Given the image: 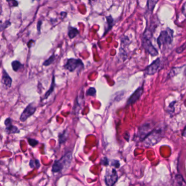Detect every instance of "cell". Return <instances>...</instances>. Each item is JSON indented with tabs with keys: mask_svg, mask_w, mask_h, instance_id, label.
I'll return each mask as SVG.
<instances>
[{
	"mask_svg": "<svg viewBox=\"0 0 186 186\" xmlns=\"http://www.w3.org/2000/svg\"><path fill=\"white\" fill-rule=\"evenodd\" d=\"M118 180L117 171L114 169H108L106 171L104 176V181L107 186L114 185Z\"/></svg>",
	"mask_w": 186,
	"mask_h": 186,
	"instance_id": "5",
	"label": "cell"
},
{
	"mask_svg": "<svg viewBox=\"0 0 186 186\" xmlns=\"http://www.w3.org/2000/svg\"><path fill=\"white\" fill-rule=\"evenodd\" d=\"M154 124L152 122H146L141 125L139 129V136L141 140L146 136L153 129Z\"/></svg>",
	"mask_w": 186,
	"mask_h": 186,
	"instance_id": "7",
	"label": "cell"
},
{
	"mask_svg": "<svg viewBox=\"0 0 186 186\" xmlns=\"http://www.w3.org/2000/svg\"><path fill=\"white\" fill-rule=\"evenodd\" d=\"M182 9H182V11L184 12V14H183L185 15V4H183V8H182Z\"/></svg>",
	"mask_w": 186,
	"mask_h": 186,
	"instance_id": "29",
	"label": "cell"
},
{
	"mask_svg": "<svg viewBox=\"0 0 186 186\" xmlns=\"http://www.w3.org/2000/svg\"><path fill=\"white\" fill-rule=\"evenodd\" d=\"M29 165H30V166L31 168L38 169L40 166V161L38 160H37V159H35V160L31 159L30 161Z\"/></svg>",
	"mask_w": 186,
	"mask_h": 186,
	"instance_id": "19",
	"label": "cell"
},
{
	"mask_svg": "<svg viewBox=\"0 0 186 186\" xmlns=\"http://www.w3.org/2000/svg\"><path fill=\"white\" fill-rule=\"evenodd\" d=\"M186 49V44L184 43L181 46H180V47L177 48V49L176 50V52L178 54H181L182 52L185 51Z\"/></svg>",
	"mask_w": 186,
	"mask_h": 186,
	"instance_id": "24",
	"label": "cell"
},
{
	"mask_svg": "<svg viewBox=\"0 0 186 186\" xmlns=\"http://www.w3.org/2000/svg\"><path fill=\"white\" fill-rule=\"evenodd\" d=\"M78 34H79V31L76 28H69L68 35L69 38L73 39V38H75V37L77 36Z\"/></svg>",
	"mask_w": 186,
	"mask_h": 186,
	"instance_id": "15",
	"label": "cell"
},
{
	"mask_svg": "<svg viewBox=\"0 0 186 186\" xmlns=\"http://www.w3.org/2000/svg\"><path fill=\"white\" fill-rule=\"evenodd\" d=\"M23 65L20 63L19 61H14L12 62V69L14 71H18L21 68L23 67Z\"/></svg>",
	"mask_w": 186,
	"mask_h": 186,
	"instance_id": "17",
	"label": "cell"
},
{
	"mask_svg": "<svg viewBox=\"0 0 186 186\" xmlns=\"http://www.w3.org/2000/svg\"><path fill=\"white\" fill-rule=\"evenodd\" d=\"M68 136V133L67 130L64 131L62 133H61L59 136V141L60 144L64 143L67 139Z\"/></svg>",
	"mask_w": 186,
	"mask_h": 186,
	"instance_id": "16",
	"label": "cell"
},
{
	"mask_svg": "<svg viewBox=\"0 0 186 186\" xmlns=\"http://www.w3.org/2000/svg\"><path fill=\"white\" fill-rule=\"evenodd\" d=\"M173 33L174 31L170 28H167L166 30L161 32L157 40L159 48H162L163 47L172 43L173 41Z\"/></svg>",
	"mask_w": 186,
	"mask_h": 186,
	"instance_id": "3",
	"label": "cell"
},
{
	"mask_svg": "<svg viewBox=\"0 0 186 186\" xmlns=\"http://www.w3.org/2000/svg\"><path fill=\"white\" fill-rule=\"evenodd\" d=\"M159 0H147V7L150 12H152L154 9L156 5L158 3Z\"/></svg>",
	"mask_w": 186,
	"mask_h": 186,
	"instance_id": "14",
	"label": "cell"
},
{
	"mask_svg": "<svg viewBox=\"0 0 186 186\" xmlns=\"http://www.w3.org/2000/svg\"><path fill=\"white\" fill-rule=\"evenodd\" d=\"M90 1H95V0H90Z\"/></svg>",
	"mask_w": 186,
	"mask_h": 186,
	"instance_id": "32",
	"label": "cell"
},
{
	"mask_svg": "<svg viewBox=\"0 0 186 186\" xmlns=\"http://www.w3.org/2000/svg\"><path fill=\"white\" fill-rule=\"evenodd\" d=\"M86 94L87 95H90V96H95L96 94V90L95 88L94 87H90L88 90H87Z\"/></svg>",
	"mask_w": 186,
	"mask_h": 186,
	"instance_id": "23",
	"label": "cell"
},
{
	"mask_svg": "<svg viewBox=\"0 0 186 186\" xmlns=\"http://www.w3.org/2000/svg\"><path fill=\"white\" fill-rule=\"evenodd\" d=\"M55 59V56L54 54H53L48 59L44 61V62L43 63V66H50V64H52L54 62Z\"/></svg>",
	"mask_w": 186,
	"mask_h": 186,
	"instance_id": "20",
	"label": "cell"
},
{
	"mask_svg": "<svg viewBox=\"0 0 186 186\" xmlns=\"http://www.w3.org/2000/svg\"><path fill=\"white\" fill-rule=\"evenodd\" d=\"M42 25V21L41 20L38 21V22L37 23V30H38V32H40V29H41V26Z\"/></svg>",
	"mask_w": 186,
	"mask_h": 186,
	"instance_id": "27",
	"label": "cell"
},
{
	"mask_svg": "<svg viewBox=\"0 0 186 186\" xmlns=\"http://www.w3.org/2000/svg\"><path fill=\"white\" fill-rule=\"evenodd\" d=\"M55 86V77H54V76H53L52 79L51 86H50V87L49 88V89L48 90V91L45 93V95H44V97L43 99H47L48 97L50 95L52 94V93L53 92L54 90Z\"/></svg>",
	"mask_w": 186,
	"mask_h": 186,
	"instance_id": "13",
	"label": "cell"
},
{
	"mask_svg": "<svg viewBox=\"0 0 186 186\" xmlns=\"http://www.w3.org/2000/svg\"><path fill=\"white\" fill-rule=\"evenodd\" d=\"M8 2L12 3V4H11V5H10V6H12V7H16L18 6V2L16 1V0H11Z\"/></svg>",
	"mask_w": 186,
	"mask_h": 186,
	"instance_id": "26",
	"label": "cell"
},
{
	"mask_svg": "<svg viewBox=\"0 0 186 186\" xmlns=\"http://www.w3.org/2000/svg\"><path fill=\"white\" fill-rule=\"evenodd\" d=\"M28 143L30 146H31L33 147L36 146L39 143L37 140L35 139L32 138L28 139Z\"/></svg>",
	"mask_w": 186,
	"mask_h": 186,
	"instance_id": "21",
	"label": "cell"
},
{
	"mask_svg": "<svg viewBox=\"0 0 186 186\" xmlns=\"http://www.w3.org/2000/svg\"><path fill=\"white\" fill-rule=\"evenodd\" d=\"M163 67L162 62L160 58H158L150 64L145 70V73L147 75H154L159 71Z\"/></svg>",
	"mask_w": 186,
	"mask_h": 186,
	"instance_id": "6",
	"label": "cell"
},
{
	"mask_svg": "<svg viewBox=\"0 0 186 186\" xmlns=\"http://www.w3.org/2000/svg\"><path fill=\"white\" fill-rule=\"evenodd\" d=\"M4 124L6 126V132L8 133V134H16L19 133L20 131L18 129V128L13 125L12 124V119L11 118H7L4 121Z\"/></svg>",
	"mask_w": 186,
	"mask_h": 186,
	"instance_id": "10",
	"label": "cell"
},
{
	"mask_svg": "<svg viewBox=\"0 0 186 186\" xmlns=\"http://www.w3.org/2000/svg\"><path fill=\"white\" fill-rule=\"evenodd\" d=\"M142 46L147 52L152 56H156L158 55V50L154 48L150 40V37L144 35L142 38Z\"/></svg>",
	"mask_w": 186,
	"mask_h": 186,
	"instance_id": "4",
	"label": "cell"
},
{
	"mask_svg": "<svg viewBox=\"0 0 186 186\" xmlns=\"http://www.w3.org/2000/svg\"><path fill=\"white\" fill-rule=\"evenodd\" d=\"M107 29L105 30V34L108 32L109 30H110L111 28H112L113 26V23H114V20L111 16H107Z\"/></svg>",
	"mask_w": 186,
	"mask_h": 186,
	"instance_id": "18",
	"label": "cell"
},
{
	"mask_svg": "<svg viewBox=\"0 0 186 186\" xmlns=\"http://www.w3.org/2000/svg\"><path fill=\"white\" fill-rule=\"evenodd\" d=\"M72 159L71 152H68L62 157L59 160L55 161L52 167V171L53 173H59L64 169L65 167H68L70 165Z\"/></svg>",
	"mask_w": 186,
	"mask_h": 186,
	"instance_id": "2",
	"label": "cell"
},
{
	"mask_svg": "<svg viewBox=\"0 0 186 186\" xmlns=\"http://www.w3.org/2000/svg\"><path fill=\"white\" fill-rule=\"evenodd\" d=\"M176 178L177 180V181L178 182V185H182V182L185 183V181L183 180V177L181 175H178L176 176Z\"/></svg>",
	"mask_w": 186,
	"mask_h": 186,
	"instance_id": "25",
	"label": "cell"
},
{
	"mask_svg": "<svg viewBox=\"0 0 186 186\" xmlns=\"http://www.w3.org/2000/svg\"><path fill=\"white\" fill-rule=\"evenodd\" d=\"M1 83L7 87H11L12 83V78L9 75H8L7 71L4 69L3 70V71H2Z\"/></svg>",
	"mask_w": 186,
	"mask_h": 186,
	"instance_id": "12",
	"label": "cell"
},
{
	"mask_svg": "<svg viewBox=\"0 0 186 186\" xmlns=\"http://www.w3.org/2000/svg\"><path fill=\"white\" fill-rule=\"evenodd\" d=\"M165 129V126L164 124H159L154 128L142 140L144 146L150 147L158 144L163 138L166 130Z\"/></svg>",
	"mask_w": 186,
	"mask_h": 186,
	"instance_id": "1",
	"label": "cell"
},
{
	"mask_svg": "<svg viewBox=\"0 0 186 186\" xmlns=\"http://www.w3.org/2000/svg\"><path fill=\"white\" fill-rule=\"evenodd\" d=\"M2 5L0 4V16H1V15L2 14Z\"/></svg>",
	"mask_w": 186,
	"mask_h": 186,
	"instance_id": "30",
	"label": "cell"
},
{
	"mask_svg": "<svg viewBox=\"0 0 186 186\" xmlns=\"http://www.w3.org/2000/svg\"><path fill=\"white\" fill-rule=\"evenodd\" d=\"M35 43V41L33 40H30L28 44V48H31L33 45H34V44Z\"/></svg>",
	"mask_w": 186,
	"mask_h": 186,
	"instance_id": "28",
	"label": "cell"
},
{
	"mask_svg": "<svg viewBox=\"0 0 186 186\" xmlns=\"http://www.w3.org/2000/svg\"><path fill=\"white\" fill-rule=\"evenodd\" d=\"M37 107L33 103H30L20 115V120L21 122H25L29 117L33 115L36 111Z\"/></svg>",
	"mask_w": 186,
	"mask_h": 186,
	"instance_id": "9",
	"label": "cell"
},
{
	"mask_svg": "<svg viewBox=\"0 0 186 186\" xmlns=\"http://www.w3.org/2000/svg\"><path fill=\"white\" fill-rule=\"evenodd\" d=\"M143 91L144 90H143V87H139L131 95V97L129 98V99L127 101V105H130L136 103L143 95Z\"/></svg>",
	"mask_w": 186,
	"mask_h": 186,
	"instance_id": "11",
	"label": "cell"
},
{
	"mask_svg": "<svg viewBox=\"0 0 186 186\" xmlns=\"http://www.w3.org/2000/svg\"><path fill=\"white\" fill-rule=\"evenodd\" d=\"M6 1H7V2H9V1H11V0H6Z\"/></svg>",
	"mask_w": 186,
	"mask_h": 186,
	"instance_id": "31",
	"label": "cell"
},
{
	"mask_svg": "<svg viewBox=\"0 0 186 186\" xmlns=\"http://www.w3.org/2000/svg\"><path fill=\"white\" fill-rule=\"evenodd\" d=\"M11 25V23L9 21H6L4 24H0V31L4 30L6 28H8Z\"/></svg>",
	"mask_w": 186,
	"mask_h": 186,
	"instance_id": "22",
	"label": "cell"
},
{
	"mask_svg": "<svg viewBox=\"0 0 186 186\" xmlns=\"http://www.w3.org/2000/svg\"><path fill=\"white\" fill-rule=\"evenodd\" d=\"M64 68L69 71H74L78 68H83V64L81 60L76 59H69L67 60Z\"/></svg>",
	"mask_w": 186,
	"mask_h": 186,
	"instance_id": "8",
	"label": "cell"
}]
</instances>
